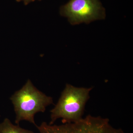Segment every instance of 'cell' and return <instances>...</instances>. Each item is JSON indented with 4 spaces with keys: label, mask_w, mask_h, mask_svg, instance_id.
Wrapping results in <instances>:
<instances>
[{
    "label": "cell",
    "mask_w": 133,
    "mask_h": 133,
    "mask_svg": "<svg viewBox=\"0 0 133 133\" xmlns=\"http://www.w3.org/2000/svg\"><path fill=\"white\" fill-rule=\"evenodd\" d=\"M91 90V88L77 87L66 84L56 105L51 111L49 124H53L59 118L64 123L81 120Z\"/></svg>",
    "instance_id": "2"
},
{
    "label": "cell",
    "mask_w": 133,
    "mask_h": 133,
    "mask_svg": "<svg viewBox=\"0 0 133 133\" xmlns=\"http://www.w3.org/2000/svg\"><path fill=\"white\" fill-rule=\"evenodd\" d=\"M36 1H41V0H16L17 2H23L25 5H27L30 3Z\"/></svg>",
    "instance_id": "6"
},
{
    "label": "cell",
    "mask_w": 133,
    "mask_h": 133,
    "mask_svg": "<svg viewBox=\"0 0 133 133\" xmlns=\"http://www.w3.org/2000/svg\"><path fill=\"white\" fill-rule=\"evenodd\" d=\"M0 133H34L33 131L24 129L12 124L8 118L5 119L0 124Z\"/></svg>",
    "instance_id": "5"
},
{
    "label": "cell",
    "mask_w": 133,
    "mask_h": 133,
    "mask_svg": "<svg viewBox=\"0 0 133 133\" xmlns=\"http://www.w3.org/2000/svg\"><path fill=\"white\" fill-rule=\"evenodd\" d=\"M37 128L40 133H125L121 129L112 127L108 119L91 115L76 122L61 125L43 122Z\"/></svg>",
    "instance_id": "3"
},
{
    "label": "cell",
    "mask_w": 133,
    "mask_h": 133,
    "mask_svg": "<svg viewBox=\"0 0 133 133\" xmlns=\"http://www.w3.org/2000/svg\"><path fill=\"white\" fill-rule=\"evenodd\" d=\"M10 99L16 114L15 122H29L36 127L35 116L38 112H44L48 106L53 104L51 97L45 95L35 86L30 79L23 86L12 95Z\"/></svg>",
    "instance_id": "1"
},
{
    "label": "cell",
    "mask_w": 133,
    "mask_h": 133,
    "mask_svg": "<svg viewBox=\"0 0 133 133\" xmlns=\"http://www.w3.org/2000/svg\"><path fill=\"white\" fill-rule=\"evenodd\" d=\"M60 15L72 25L89 24L104 19L105 10L100 0H70L60 9Z\"/></svg>",
    "instance_id": "4"
}]
</instances>
